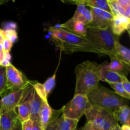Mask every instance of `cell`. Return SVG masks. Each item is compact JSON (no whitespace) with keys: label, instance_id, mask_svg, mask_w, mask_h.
Masks as SVG:
<instances>
[{"label":"cell","instance_id":"9","mask_svg":"<svg viewBox=\"0 0 130 130\" xmlns=\"http://www.w3.org/2000/svg\"><path fill=\"white\" fill-rule=\"evenodd\" d=\"M90 8L92 20L88 27L105 29L110 27L114 16L111 13L107 12L101 9L96 8Z\"/></svg>","mask_w":130,"mask_h":130},{"label":"cell","instance_id":"39","mask_svg":"<svg viewBox=\"0 0 130 130\" xmlns=\"http://www.w3.org/2000/svg\"><path fill=\"white\" fill-rule=\"evenodd\" d=\"M124 15H123V16L129 19L130 18V6H128V7H126V8H124Z\"/></svg>","mask_w":130,"mask_h":130},{"label":"cell","instance_id":"17","mask_svg":"<svg viewBox=\"0 0 130 130\" xmlns=\"http://www.w3.org/2000/svg\"><path fill=\"white\" fill-rule=\"evenodd\" d=\"M124 75L107 68L106 65L102 66L100 71V80L110 83H121Z\"/></svg>","mask_w":130,"mask_h":130},{"label":"cell","instance_id":"36","mask_svg":"<svg viewBox=\"0 0 130 130\" xmlns=\"http://www.w3.org/2000/svg\"><path fill=\"white\" fill-rule=\"evenodd\" d=\"M83 130H99L91 122H87L84 127H83Z\"/></svg>","mask_w":130,"mask_h":130},{"label":"cell","instance_id":"10","mask_svg":"<svg viewBox=\"0 0 130 130\" xmlns=\"http://www.w3.org/2000/svg\"><path fill=\"white\" fill-rule=\"evenodd\" d=\"M25 88L11 91L0 100V114L13 110L17 107Z\"/></svg>","mask_w":130,"mask_h":130},{"label":"cell","instance_id":"44","mask_svg":"<svg viewBox=\"0 0 130 130\" xmlns=\"http://www.w3.org/2000/svg\"><path fill=\"white\" fill-rule=\"evenodd\" d=\"M111 130H122V129H121V126L119 124V125L116 126L115 128H114L112 129H111Z\"/></svg>","mask_w":130,"mask_h":130},{"label":"cell","instance_id":"31","mask_svg":"<svg viewBox=\"0 0 130 130\" xmlns=\"http://www.w3.org/2000/svg\"><path fill=\"white\" fill-rule=\"evenodd\" d=\"M10 60H11V55H10V53L8 52H4L3 57L2 59H1V62H0V66H4V67H7L9 65L11 64L10 63Z\"/></svg>","mask_w":130,"mask_h":130},{"label":"cell","instance_id":"28","mask_svg":"<svg viewBox=\"0 0 130 130\" xmlns=\"http://www.w3.org/2000/svg\"><path fill=\"white\" fill-rule=\"evenodd\" d=\"M62 109L60 110H56L54 117H53L52 120L50 121V123H49V124L47 126L45 130H57V126H56V120H57V118H59V117H58L59 116V114H60V113H62Z\"/></svg>","mask_w":130,"mask_h":130},{"label":"cell","instance_id":"20","mask_svg":"<svg viewBox=\"0 0 130 130\" xmlns=\"http://www.w3.org/2000/svg\"><path fill=\"white\" fill-rule=\"evenodd\" d=\"M130 109L128 105H124L113 113L114 118L118 121V124L122 125L128 124L130 125Z\"/></svg>","mask_w":130,"mask_h":130},{"label":"cell","instance_id":"3","mask_svg":"<svg viewBox=\"0 0 130 130\" xmlns=\"http://www.w3.org/2000/svg\"><path fill=\"white\" fill-rule=\"evenodd\" d=\"M90 105L102 108L114 113L121 107L128 105L129 100L119 96L115 91L99 85L87 95Z\"/></svg>","mask_w":130,"mask_h":130},{"label":"cell","instance_id":"30","mask_svg":"<svg viewBox=\"0 0 130 130\" xmlns=\"http://www.w3.org/2000/svg\"><path fill=\"white\" fill-rule=\"evenodd\" d=\"M1 44H2L3 49L4 52L10 53V50L11 49V47L13 46V43L8 38H6L5 37L3 39V40L2 41V42H1Z\"/></svg>","mask_w":130,"mask_h":130},{"label":"cell","instance_id":"16","mask_svg":"<svg viewBox=\"0 0 130 130\" xmlns=\"http://www.w3.org/2000/svg\"><path fill=\"white\" fill-rule=\"evenodd\" d=\"M72 19L81 22L86 25H89L92 20V15L90 9L88 8L85 4H79Z\"/></svg>","mask_w":130,"mask_h":130},{"label":"cell","instance_id":"37","mask_svg":"<svg viewBox=\"0 0 130 130\" xmlns=\"http://www.w3.org/2000/svg\"><path fill=\"white\" fill-rule=\"evenodd\" d=\"M32 130H44L41 126L40 123L37 121H32Z\"/></svg>","mask_w":130,"mask_h":130},{"label":"cell","instance_id":"21","mask_svg":"<svg viewBox=\"0 0 130 130\" xmlns=\"http://www.w3.org/2000/svg\"><path fill=\"white\" fill-rule=\"evenodd\" d=\"M85 5L90 7L101 9L107 12L111 13L107 0H88Z\"/></svg>","mask_w":130,"mask_h":130},{"label":"cell","instance_id":"46","mask_svg":"<svg viewBox=\"0 0 130 130\" xmlns=\"http://www.w3.org/2000/svg\"><path fill=\"white\" fill-rule=\"evenodd\" d=\"M107 1H109V0H107Z\"/></svg>","mask_w":130,"mask_h":130},{"label":"cell","instance_id":"24","mask_svg":"<svg viewBox=\"0 0 130 130\" xmlns=\"http://www.w3.org/2000/svg\"><path fill=\"white\" fill-rule=\"evenodd\" d=\"M110 86L114 89L115 92L119 96L129 100L130 99V95L128 94L123 88L121 83H110Z\"/></svg>","mask_w":130,"mask_h":130},{"label":"cell","instance_id":"41","mask_svg":"<svg viewBox=\"0 0 130 130\" xmlns=\"http://www.w3.org/2000/svg\"><path fill=\"white\" fill-rule=\"evenodd\" d=\"M3 55H4V51H3V46H2V44H1V43H0V62H1L3 57Z\"/></svg>","mask_w":130,"mask_h":130},{"label":"cell","instance_id":"40","mask_svg":"<svg viewBox=\"0 0 130 130\" xmlns=\"http://www.w3.org/2000/svg\"><path fill=\"white\" fill-rule=\"evenodd\" d=\"M88 0H72V2L79 5V4H86Z\"/></svg>","mask_w":130,"mask_h":130},{"label":"cell","instance_id":"33","mask_svg":"<svg viewBox=\"0 0 130 130\" xmlns=\"http://www.w3.org/2000/svg\"><path fill=\"white\" fill-rule=\"evenodd\" d=\"M121 83L123 85V88L125 90V91L130 95V83L129 81L127 79V77L125 76H123V79H122Z\"/></svg>","mask_w":130,"mask_h":130},{"label":"cell","instance_id":"32","mask_svg":"<svg viewBox=\"0 0 130 130\" xmlns=\"http://www.w3.org/2000/svg\"><path fill=\"white\" fill-rule=\"evenodd\" d=\"M17 25L15 22H6L3 24V30H16Z\"/></svg>","mask_w":130,"mask_h":130},{"label":"cell","instance_id":"1","mask_svg":"<svg viewBox=\"0 0 130 130\" xmlns=\"http://www.w3.org/2000/svg\"><path fill=\"white\" fill-rule=\"evenodd\" d=\"M50 32L53 41L63 52L72 53L74 52H87L103 54L100 49L85 37L77 35L57 27H50Z\"/></svg>","mask_w":130,"mask_h":130},{"label":"cell","instance_id":"35","mask_svg":"<svg viewBox=\"0 0 130 130\" xmlns=\"http://www.w3.org/2000/svg\"><path fill=\"white\" fill-rule=\"evenodd\" d=\"M116 1L119 5L124 9L130 6V0H116Z\"/></svg>","mask_w":130,"mask_h":130},{"label":"cell","instance_id":"29","mask_svg":"<svg viewBox=\"0 0 130 130\" xmlns=\"http://www.w3.org/2000/svg\"><path fill=\"white\" fill-rule=\"evenodd\" d=\"M4 34H5V36L6 38L9 39L10 41L12 43H15L17 40V33L16 30H5L4 31Z\"/></svg>","mask_w":130,"mask_h":130},{"label":"cell","instance_id":"2","mask_svg":"<svg viewBox=\"0 0 130 130\" xmlns=\"http://www.w3.org/2000/svg\"><path fill=\"white\" fill-rule=\"evenodd\" d=\"M101 65L96 62L85 61L77 65L75 69L76 76L74 95L87 96L99 86L100 80Z\"/></svg>","mask_w":130,"mask_h":130},{"label":"cell","instance_id":"25","mask_svg":"<svg viewBox=\"0 0 130 130\" xmlns=\"http://www.w3.org/2000/svg\"><path fill=\"white\" fill-rule=\"evenodd\" d=\"M110 59H111V62H110V63L106 65L107 68H109V69L120 73V72L123 71L126 69L124 64H123V63H121L120 61L117 60L116 58H110Z\"/></svg>","mask_w":130,"mask_h":130},{"label":"cell","instance_id":"13","mask_svg":"<svg viewBox=\"0 0 130 130\" xmlns=\"http://www.w3.org/2000/svg\"><path fill=\"white\" fill-rule=\"evenodd\" d=\"M58 27L66 29L74 34L83 37H85L86 35L87 25L84 24L81 22L74 20L72 19L66 22L65 24L60 25Z\"/></svg>","mask_w":130,"mask_h":130},{"label":"cell","instance_id":"8","mask_svg":"<svg viewBox=\"0 0 130 130\" xmlns=\"http://www.w3.org/2000/svg\"><path fill=\"white\" fill-rule=\"evenodd\" d=\"M34 94L32 85H28L25 88L22 97L17 105L18 118L22 123L29 119L30 117V105Z\"/></svg>","mask_w":130,"mask_h":130},{"label":"cell","instance_id":"27","mask_svg":"<svg viewBox=\"0 0 130 130\" xmlns=\"http://www.w3.org/2000/svg\"><path fill=\"white\" fill-rule=\"evenodd\" d=\"M32 87L34 90H35L36 92L37 93L39 97L42 99V100L45 102H48V96H46L44 91V88H43V86L42 84L37 83L32 85Z\"/></svg>","mask_w":130,"mask_h":130},{"label":"cell","instance_id":"43","mask_svg":"<svg viewBox=\"0 0 130 130\" xmlns=\"http://www.w3.org/2000/svg\"><path fill=\"white\" fill-rule=\"evenodd\" d=\"M122 130H130V125L128 124H124L121 126Z\"/></svg>","mask_w":130,"mask_h":130},{"label":"cell","instance_id":"4","mask_svg":"<svg viewBox=\"0 0 130 130\" xmlns=\"http://www.w3.org/2000/svg\"><path fill=\"white\" fill-rule=\"evenodd\" d=\"M85 38L102 52L103 54L110 55L118 41V36L114 35L110 27L105 29L87 26Z\"/></svg>","mask_w":130,"mask_h":130},{"label":"cell","instance_id":"5","mask_svg":"<svg viewBox=\"0 0 130 130\" xmlns=\"http://www.w3.org/2000/svg\"><path fill=\"white\" fill-rule=\"evenodd\" d=\"M84 114L87 122H91L99 130H111L119 125L113 113L102 108L91 106Z\"/></svg>","mask_w":130,"mask_h":130},{"label":"cell","instance_id":"42","mask_svg":"<svg viewBox=\"0 0 130 130\" xmlns=\"http://www.w3.org/2000/svg\"><path fill=\"white\" fill-rule=\"evenodd\" d=\"M5 38V34H4V32L3 30L0 29V43L2 42V41L3 40L4 38Z\"/></svg>","mask_w":130,"mask_h":130},{"label":"cell","instance_id":"6","mask_svg":"<svg viewBox=\"0 0 130 130\" xmlns=\"http://www.w3.org/2000/svg\"><path fill=\"white\" fill-rule=\"evenodd\" d=\"M90 107L91 105L86 95H74L73 99L62 108V112L67 118L79 120Z\"/></svg>","mask_w":130,"mask_h":130},{"label":"cell","instance_id":"19","mask_svg":"<svg viewBox=\"0 0 130 130\" xmlns=\"http://www.w3.org/2000/svg\"><path fill=\"white\" fill-rule=\"evenodd\" d=\"M79 120L67 118L62 114L56 120L57 130H76Z\"/></svg>","mask_w":130,"mask_h":130},{"label":"cell","instance_id":"14","mask_svg":"<svg viewBox=\"0 0 130 130\" xmlns=\"http://www.w3.org/2000/svg\"><path fill=\"white\" fill-rule=\"evenodd\" d=\"M56 110H53L48 102H42L41 107L39 112V123L43 129L45 130L47 126L54 117Z\"/></svg>","mask_w":130,"mask_h":130},{"label":"cell","instance_id":"15","mask_svg":"<svg viewBox=\"0 0 130 130\" xmlns=\"http://www.w3.org/2000/svg\"><path fill=\"white\" fill-rule=\"evenodd\" d=\"M18 119L15 109L0 114V130H11Z\"/></svg>","mask_w":130,"mask_h":130},{"label":"cell","instance_id":"34","mask_svg":"<svg viewBox=\"0 0 130 130\" xmlns=\"http://www.w3.org/2000/svg\"><path fill=\"white\" fill-rule=\"evenodd\" d=\"M22 130H32V121L30 119L25 121L22 123Z\"/></svg>","mask_w":130,"mask_h":130},{"label":"cell","instance_id":"12","mask_svg":"<svg viewBox=\"0 0 130 130\" xmlns=\"http://www.w3.org/2000/svg\"><path fill=\"white\" fill-rule=\"evenodd\" d=\"M129 25L130 19L123 15H116L113 17L110 28L114 35L119 36L126 30L129 31Z\"/></svg>","mask_w":130,"mask_h":130},{"label":"cell","instance_id":"18","mask_svg":"<svg viewBox=\"0 0 130 130\" xmlns=\"http://www.w3.org/2000/svg\"><path fill=\"white\" fill-rule=\"evenodd\" d=\"M42 99L39 97L35 90H34L32 99L30 105V117L29 119L32 121H37L39 123V112L42 104Z\"/></svg>","mask_w":130,"mask_h":130},{"label":"cell","instance_id":"45","mask_svg":"<svg viewBox=\"0 0 130 130\" xmlns=\"http://www.w3.org/2000/svg\"><path fill=\"white\" fill-rule=\"evenodd\" d=\"M76 130H83V128H76Z\"/></svg>","mask_w":130,"mask_h":130},{"label":"cell","instance_id":"38","mask_svg":"<svg viewBox=\"0 0 130 130\" xmlns=\"http://www.w3.org/2000/svg\"><path fill=\"white\" fill-rule=\"evenodd\" d=\"M11 130H22V122L19 120V119L17 121L15 126Z\"/></svg>","mask_w":130,"mask_h":130},{"label":"cell","instance_id":"22","mask_svg":"<svg viewBox=\"0 0 130 130\" xmlns=\"http://www.w3.org/2000/svg\"><path fill=\"white\" fill-rule=\"evenodd\" d=\"M108 1L109 6L110 9V12L113 16L116 15H124V8L119 5L116 0H109Z\"/></svg>","mask_w":130,"mask_h":130},{"label":"cell","instance_id":"23","mask_svg":"<svg viewBox=\"0 0 130 130\" xmlns=\"http://www.w3.org/2000/svg\"><path fill=\"white\" fill-rule=\"evenodd\" d=\"M8 91L6 85V67L0 66V95Z\"/></svg>","mask_w":130,"mask_h":130},{"label":"cell","instance_id":"7","mask_svg":"<svg viewBox=\"0 0 130 130\" xmlns=\"http://www.w3.org/2000/svg\"><path fill=\"white\" fill-rule=\"evenodd\" d=\"M6 76L8 91H16L27 87L30 84V81L22 73L11 64L6 67Z\"/></svg>","mask_w":130,"mask_h":130},{"label":"cell","instance_id":"11","mask_svg":"<svg viewBox=\"0 0 130 130\" xmlns=\"http://www.w3.org/2000/svg\"><path fill=\"white\" fill-rule=\"evenodd\" d=\"M110 58H115L124 64L126 68L129 69L130 66V50L126 47L120 44L119 41L116 43L115 46L111 54L109 55Z\"/></svg>","mask_w":130,"mask_h":130},{"label":"cell","instance_id":"26","mask_svg":"<svg viewBox=\"0 0 130 130\" xmlns=\"http://www.w3.org/2000/svg\"><path fill=\"white\" fill-rule=\"evenodd\" d=\"M56 83V73H55L52 77H49L46 81L44 82V84H43V88H44L45 93L46 96L50 93L51 91L53 89V88L55 86Z\"/></svg>","mask_w":130,"mask_h":130}]
</instances>
